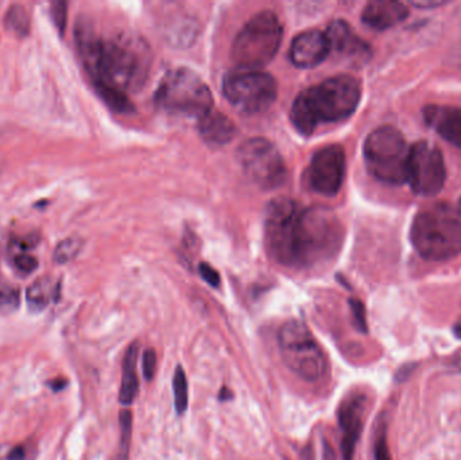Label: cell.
<instances>
[{
    "mask_svg": "<svg viewBox=\"0 0 461 460\" xmlns=\"http://www.w3.org/2000/svg\"><path fill=\"white\" fill-rule=\"evenodd\" d=\"M266 245L271 257L290 267H308L331 259L340 249L343 229L333 212L300 208L277 199L266 209Z\"/></svg>",
    "mask_w": 461,
    "mask_h": 460,
    "instance_id": "obj_1",
    "label": "cell"
},
{
    "mask_svg": "<svg viewBox=\"0 0 461 460\" xmlns=\"http://www.w3.org/2000/svg\"><path fill=\"white\" fill-rule=\"evenodd\" d=\"M76 42L96 92L127 95L142 86L147 75V53L142 44L99 37L86 22H79Z\"/></svg>",
    "mask_w": 461,
    "mask_h": 460,
    "instance_id": "obj_2",
    "label": "cell"
},
{
    "mask_svg": "<svg viewBox=\"0 0 461 460\" xmlns=\"http://www.w3.org/2000/svg\"><path fill=\"white\" fill-rule=\"evenodd\" d=\"M360 99L362 86L355 77L333 76L304 89L293 102L290 119L301 134L311 135L324 123L348 119L356 111Z\"/></svg>",
    "mask_w": 461,
    "mask_h": 460,
    "instance_id": "obj_3",
    "label": "cell"
},
{
    "mask_svg": "<svg viewBox=\"0 0 461 460\" xmlns=\"http://www.w3.org/2000/svg\"><path fill=\"white\" fill-rule=\"evenodd\" d=\"M414 250L426 260L445 262L461 254V213L447 202L420 209L410 227Z\"/></svg>",
    "mask_w": 461,
    "mask_h": 460,
    "instance_id": "obj_4",
    "label": "cell"
},
{
    "mask_svg": "<svg viewBox=\"0 0 461 460\" xmlns=\"http://www.w3.org/2000/svg\"><path fill=\"white\" fill-rule=\"evenodd\" d=\"M154 97L159 108L174 115L200 119L210 113L213 107L209 86L196 72L188 68L169 70L159 82Z\"/></svg>",
    "mask_w": 461,
    "mask_h": 460,
    "instance_id": "obj_5",
    "label": "cell"
},
{
    "mask_svg": "<svg viewBox=\"0 0 461 460\" xmlns=\"http://www.w3.org/2000/svg\"><path fill=\"white\" fill-rule=\"evenodd\" d=\"M278 347L285 366L300 379L317 382L326 374V356L305 323L291 318L282 324Z\"/></svg>",
    "mask_w": 461,
    "mask_h": 460,
    "instance_id": "obj_6",
    "label": "cell"
},
{
    "mask_svg": "<svg viewBox=\"0 0 461 460\" xmlns=\"http://www.w3.org/2000/svg\"><path fill=\"white\" fill-rule=\"evenodd\" d=\"M282 42V25L271 11L253 17L236 35L232 59L240 69H260L275 57Z\"/></svg>",
    "mask_w": 461,
    "mask_h": 460,
    "instance_id": "obj_7",
    "label": "cell"
},
{
    "mask_svg": "<svg viewBox=\"0 0 461 460\" xmlns=\"http://www.w3.org/2000/svg\"><path fill=\"white\" fill-rule=\"evenodd\" d=\"M409 153L410 146L404 134L393 126L377 127L363 146L367 171L377 181L389 185L406 182Z\"/></svg>",
    "mask_w": 461,
    "mask_h": 460,
    "instance_id": "obj_8",
    "label": "cell"
},
{
    "mask_svg": "<svg viewBox=\"0 0 461 460\" xmlns=\"http://www.w3.org/2000/svg\"><path fill=\"white\" fill-rule=\"evenodd\" d=\"M223 92L230 104L243 114L266 111L277 99L275 79L260 69H235L223 80Z\"/></svg>",
    "mask_w": 461,
    "mask_h": 460,
    "instance_id": "obj_9",
    "label": "cell"
},
{
    "mask_svg": "<svg viewBox=\"0 0 461 460\" xmlns=\"http://www.w3.org/2000/svg\"><path fill=\"white\" fill-rule=\"evenodd\" d=\"M237 161L246 175L264 191L284 185L286 165L278 148L264 138H251L237 148Z\"/></svg>",
    "mask_w": 461,
    "mask_h": 460,
    "instance_id": "obj_10",
    "label": "cell"
},
{
    "mask_svg": "<svg viewBox=\"0 0 461 460\" xmlns=\"http://www.w3.org/2000/svg\"><path fill=\"white\" fill-rule=\"evenodd\" d=\"M447 181V166L441 150L428 141L410 146L407 160V178L411 191L418 196L438 195Z\"/></svg>",
    "mask_w": 461,
    "mask_h": 460,
    "instance_id": "obj_11",
    "label": "cell"
},
{
    "mask_svg": "<svg viewBox=\"0 0 461 460\" xmlns=\"http://www.w3.org/2000/svg\"><path fill=\"white\" fill-rule=\"evenodd\" d=\"M346 151L339 144H329L315 153L308 168V180L313 191L322 196H335L346 178Z\"/></svg>",
    "mask_w": 461,
    "mask_h": 460,
    "instance_id": "obj_12",
    "label": "cell"
},
{
    "mask_svg": "<svg viewBox=\"0 0 461 460\" xmlns=\"http://www.w3.org/2000/svg\"><path fill=\"white\" fill-rule=\"evenodd\" d=\"M366 409V397L362 394L352 396L342 403L337 420L343 433L340 443L343 460H353L356 445L363 430V414Z\"/></svg>",
    "mask_w": 461,
    "mask_h": 460,
    "instance_id": "obj_13",
    "label": "cell"
},
{
    "mask_svg": "<svg viewBox=\"0 0 461 460\" xmlns=\"http://www.w3.org/2000/svg\"><path fill=\"white\" fill-rule=\"evenodd\" d=\"M331 55V45L325 32L308 30L298 34L290 46L288 56L298 68H315Z\"/></svg>",
    "mask_w": 461,
    "mask_h": 460,
    "instance_id": "obj_14",
    "label": "cell"
},
{
    "mask_svg": "<svg viewBox=\"0 0 461 460\" xmlns=\"http://www.w3.org/2000/svg\"><path fill=\"white\" fill-rule=\"evenodd\" d=\"M422 115L442 140L461 148V107L431 104L424 108Z\"/></svg>",
    "mask_w": 461,
    "mask_h": 460,
    "instance_id": "obj_15",
    "label": "cell"
},
{
    "mask_svg": "<svg viewBox=\"0 0 461 460\" xmlns=\"http://www.w3.org/2000/svg\"><path fill=\"white\" fill-rule=\"evenodd\" d=\"M409 14V7L404 3L394 0H376L364 7L362 21L370 29L383 31L404 22Z\"/></svg>",
    "mask_w": 461,
    "mask_h": 460,
    "instance_id": "obj_16",
    "label": "cell"
},
{
    "mask_svg": "<svg viewBox=\"0 0 461 460\" xmlns=\"http://www.w3.org/2000/svg\"><path fill=\"white\" fill-rule=\"evenodd\" d=\"M325 34L331 45V53L336 52L340 56L352 59H366L371 55L369 45L360 39L344 21L332 22Z\"/></svg>",
    "mask_w": 461,
    "mask_h": 460,
    "instance_id": "obj_17",
    "label": "cell"
},
{
    "mask_svg": "<svg viewBox=\"0 0 461 460\" xmlns=\"http://www.w3.org/2000/svg\"><path fill=\"white\" fill-rule=\"evenodd\" d=\"M199 131L205 142L222 146L236 137L237 128L228 116L210 111L199 119Z\"/></svg>",
    "mask_w": 461,
    "mask_h": 460,
    "instance_id": "obj_18",
    "label": "cell"
},
{
    "mask_svg": "<svg viewBox=\"0 0 461 460\" xmlns=\"http://www.w3.org/2000/svg\"><path fill=\"white\" fill-rule=\"evenodd\" d=\"M139 354V343L133 342L126 349L121 365V385L119 390V403L123 406H130L138 397L139 381L137 374V361Z\"/></svg>",
    "mask_w": 461,
    "mask_h": 460,
    "instance_id": "obj_19",
    "label": "cell"
},
{
    "mask_svg": "<svg viewBox=\"0 0 461 460\" xmlns=\"http://www.w3.org/2000/svg\"><path fill=\"white\" fill-rule=\"evenodd\" d=\"M58 284L50 277L34 281L26 291V301L31 312L43 311L57 296Z\"/></svg>",
    "mask_w": 461,
    "mask_h": 460,
    "instance_id": "obj_20",
    "label": "cell"
},
{
    "mask_svg": "<svg viewBox=\"0 0 461 460\" xmlns=\"http://www.w3.org/2000/svg\"><path fill=\"white\" fill-rule=\"evenodd\" d=\"M4 28L18 38L28 37L31 29L28 10L21 4H12L11 7H8L4 15Z\"/></svg>",
    "mask_w": 461,
    "mask_h": 460,
    "instance_id": "obj_21",
    "label": "cell"
},
{
    "mask_svg": "<svg viewBox=\"0 0 461 460\" xmlns=\"http://www.w3.org/2000/svg\"><path fill=\"white\" fill-rule=\"evenodd\" d=\"M188 393H189V386H188L186 374L181 366H177L173 375V397L175 412L179 416H182L188 409V403H189Z\"/></svg>",
    "mask_w": 461,
    "mask_h": 460,
    "instance_id": "obj_22",
    "label": "cell"
},
{
    "mask_svg": "<svg viewBox=\"0 0 461 460\" xmlns=\"http://www.w3.org/2000/svg\"><path fill=\"white\" fill-rule=\"evenodd\" d=\"M120 439L115 460H127L130 454L131 436H133V414L130 410H121L119 416Z\"/></svg>",
    "mask_w": 461,
    "mask_h": 460,
    "instance_id": "obj_23",
    "label": "cell"
},
{
    "mask_svg": "<svg viewBox=\"0 0 461 460\" xmlns=\"http://www.w3.org/2000/svg\"><path fill=\"white\" fill-rule=\"evenodd\" d=\"M84 242L80 238H68L59 242L53 253V260L58 265H65L77 258L80 251L83 250Z\"/></svg>",
    "mask_w": 461,
    "mask_h": 460,
    "instance_id": "obj_24",
    "label": "cell"
},
{
    "mask_svg": "<svg viewBox=\"0 0 461 460\" xmlns=\"http://www.w3.org/2000/svg\"><path fill=\"white\" fill-rule=\"evenodd\" d=\"M21 294L12 285L0 284V314H12L19 308Z\"/></svg>",
    "mask_w": 461,
    "mask_h": 460,
    "instance_id": "obj_25",
    "label": "cell"
},
{
    "mask_svg": "<svg viewBox=\"0 0 461 460\" xmlns=\"http://www.w3.org/2000/svg\"><path fill=\"white\" fill-rule=\"evenodd\" d=\"M349 308L352 312V317H353V324L357 328V331L367 334V318H366V308L363 305V303L357 298H351L349 300Z\"/></svg>",
    "mask_w": 461,
    "mask_h": 460,
    "instance_id": "obj_26",
    "label": "cell"
},
{
    "mask_svg": "<svg viewBox=\"0 0 461 460\" xmlns=\"http://www.w3.org/2000/svg\"><path fill=\"white\" fill-rule=\"evenodd\" d=\"M374 457L375 460H393L391 459V455H390L384 427L376 434L374 443Z\"/></svg>",
    "mask_w": 461,
    "mask_h": 460,
    "instance_id": "obj_27",
    "label": "cell"
},
{
    "mask_svg": "<svg viewBox=\"0 0 461 460\" xmlns=\"http://www.w3.org/2000/svg\"><path fill=\"white\" fill-rule=\"evenodd\" d=\"M14 266L21 274H31L38 267V260L29 254H19L14 258Z\"/></svg>",
    "mask_w": 461,
    "mask_h": 460,
    "instance_id": "obj_28",
    "label": "cell"
},
{
    "mask_svg": "<svg viewBox=\"0 0 461 460\" xmlns=\"http://www.w3.org/2000/svg\"><path fill=\"white\" fill-rule=\"evenodd\" d=\"M142 370H144V379L150 382L154 375H155V369H157V354L153 348H147L144 352L142 358Z\"/></svg>",
    "mask_w": 461,
    "mask_h": 460,
    "instance_id": "obj_29",
    "label": "cell"
},
{
    "mask_svg": "<svg viewBox=\"0 0 461 460\" xmlns=\"http://www.w3.org/2000/svg\"><path fill=\"white\" fill-rule=\"evenodd\" d=\"M66 7H68L66 3L63 1H56L52 4V15L55 19V25L61 32H63L66 28V17H68Z\"/></svg>",
    "mask_w": 461,
    "mask_h": 460,
    "instance_id": "obj_30",
    "label": "cell"
},
{
    "mask_svg": "<svg viewBox=\"0 0 461 460\" xmlns=\"http://www.w3.org/2000/svg\"><path fill=\"white\" fill-rule=\"evenodd\" d=\"M199 270H200L202 280L205 282H208L210 287L217 288L220 285V276H219V273L212 266H209L208 263H202L200 267H199Z\"/></svg>",
    "mask_w": 461,
    "mask_h": 460,
    "instance_id": "obj_31",
    "label": "cell"
},
{
    "mask_svg": "<svg viewBox=\"0 0 461 460\" xmlns=\"http://www.w3.org/2000/svg\"><path fill=\"white\" fill-rule=\"evenodd\" d=\"M28 458V448L25 445H17L10 451L7 460H29Z\"/></svg>",
    "mask_w": 461,
    "mask_h": 460,
    "instance_id": "obj_32",
    "label": "cell"
},
{
    "mask_svg": "<svg viewBox=\"0 0 461 460\" xmlns=\"http://www.w3.org/2000/svg\"><path fill=\"white\" fill-rule=\"evenodd\" d=\"M322 445H324V448H322V460H336V454H335L332 445L326 440H324Z\"/></svg>",
    "mask_w": 461,
    "mask_h": 460,
    "instance_id": "obj_33",
    "label": "cell"
},
{
    "mask_svg": "<svg viewBox=\"0 0 461 460\" xmlns=\"http://www.w3.org/2000/svg\"><path fill=\"white\" fill-rule=\"evenodd\" d=\"M411 4L414 7H418V8H434V7L442 6L444 3L442 1H426V3H424V1H414Z\"/></svg>",
    "mask_w": 461,
    "mask_h": 460,
    "instance_id": "obj_34",
    "label": "cell"
},
{
    "mask_svg": "<svg viewBox=\"0 0 461 460\" xmlns=\"http://www.w3.org/2000/svg\"><path fill=\"white\" fill-rule=\"evenodd\" d=\"M415 367V365H404V366H402L398 372H397V379L398 381H401V378H402V375H404V381L409 376V374H410V372L413 370Z\"/></svg>",
    "mask_w": 461,
    "mask_h": 460,
    "instance_id": "obj_35",
    "label": "cell"
},
{
    "mask_svg": "<svg viewBox=\"0 0 461 460\" xmlns=\"http://www.w3.org/2000/svg\"><path fill=\"white\" fill-rule=\"evenodd\" d=\"M230 399H232V392H230V389L228 387H222V390L219 392V400L220 401H230Z\"/></svg>",
    "mask_w": 461,
    "mask_h": 460,
    "instance_id": "obj_36",
    "label": "cell"
},
{
    "mask_svg": "<svg viewBox=\"0 0 461 460\" xmlns=\"http://www.w3.org/2000/svg\"><path fill=\"white\" fill-rule=\"evenodd\" d=\"M52 385V389L55 390V392H58V390H61V389H63L65 387V381L63 379H56V381H53V382H50Z\"/></svg>",
    "mask_w": 461,
    "mask_h": 460,
    "instance_id": "obj_37",
    "label": "cell"
},
{
    "mask_svg": "<svg viewBox=\"0 0 461 460\" xmlns=\"http://www.w3.org/2000/svg\"><path fill=\"white\" fill-rule=\"evenodd\" d=\"M458 209H459V212L461 213V199L459 200V205H458Z\"/></svg>",
    "mask_w": 461,
    "mask_h": 460,
    "instance_id": "obj_38",
    "label": "cell"
}]
</instances>
